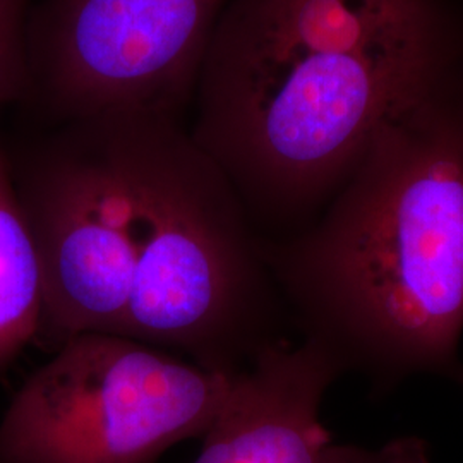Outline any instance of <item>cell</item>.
I'll return each mask as SVG.
<instances>
[{
  "mask_svg": "<svg viewBox=\"0 0 463 463\" xmlns=\"http://www.w3.org/2000/svg\"><path fill=\"white\" fill-rule=\"evenodd\" d=\"M463 64V0H227L189 129L263 241L296 235L381 126Z\"/></svg>",
  "mask_w": 463,
  "mask_h": 463,
  "instance_id": "cell-1",
  "label": "cell"
},
{
  "mask_svg": "<svg viewBox=\"0 0 463 463\" xmlns=\"http://www.w3.org/2000/svg\"><path fill=\"white\" fill-rule=\"evenodd\" d=\"M261 252L302 340L380 390L457 374L463 64L386 120L315 222Z\"/></svg>",
  "mask_w": 463,
  "mask_h": 463,
  "instance_id": "cell-2",
  "label": "cell"
},
{
  "mask_svg": "<svg viewBox=\"0 0 463 463\" xmlns=\"http://www.w3.org/2000/svg\"><path fill=\"white\" fill-rule=\"evenodd\" d=\"M112 114L131 201L134 268L124 335L237 373L280 340L285 306L261 237L181 116Z\"/></svg>",
  "mask_w": 463,
  "mask_h": 463,
  "instance_id": "cell-3",
  "label": "cell"
},
{
  "mask_svg": "<svg viewBox=\"0 0 463 463\" xmlns=\"http://www.w3.org/2000/svg\"><path fill=\"white\" fill-rule=\"evenodd\" d=\"M233 374L126 335H76L13 398L0 463H153L208 430Z\"/></svg>",
  "mask_w": 463,
  "mask_h": 463,
  "instance_id": "cell-4",
  "label": "cell"
},
{
  "mask_svg": "<svg viewBox=\"0 0 463 463\" xmlns=\"http://www.w3.org/2000/svg\"><path fill=\"white\" fill-rule=\"evenodd\" d=\"M43 275L40 333L124 335L133 287L131 201L110 112L71 118L9 158Z\"/></svg>",
  "mask_w": 463,
  "mask_h": 463,
  "instance_id": "cell-5",
  "label": "cell"
},
{
  "mask_svg": "<svg viewBox=\"0 0 463 463\" xmlns=\"http://www.w3.org/2000/svg\"><path fill=\"white\" fill-rule=\"evenodd\" d=\"M227 0H42L28 93L59 122L107 110L181 116Z\"/></svg>",
  "mask_w": 463,
  "mask_h": 463,
  "instance_id": "cell-6",
  "label": "cell"
},
{
  "mask_svg": "<svg viewBox=\"0 0 463 463\" xmlns=\"http://www.w3.org/2000/svg\"><path fill=\"white\" fill-rule=\"evenodd\" d=\"M344 373L315 342L268 345L233 374L193 463H325L333 443L319 409Z\"/></svg>",
  "mask_w": 463,
  "mask_h": 463,
  "instance_id": "cell-7",
  "label": "cell"
},
{
  "mask_svg": "<svg viewBox=\"0 0 463 463\" xmlns=\"http://www.w3.org/2000/svg\"><path fill=\"white\" fill-rule=\"evenodd\" d=\"M42 317L40 256L0 143V371L40 333Z\"/></svg>",
  "mask_w": 463,
  "mask_h": 463,
  "instance_id": "cell-8",
  "label": "cell"
},
{
  "mask_svg": "<svg viewBox=\"0 0 463 463\" xmlns=\"http://www.w3.org/2000/svg\"><path fill=\"white\" fill-rule=\"evenodd\" d=\"M28 16L30 0H0V107L30 88Z\"/></svg>",
  "mask_w": 463,
  "mask_h": 463,
  "instance_id": "cell-9",
  "label": "cell"
},
{
  "mask_svg": "<svg viewBox=\"0 0 463 463\" xmlns=\"http://www.w3.org/2000/svg\"><path fill=\"white\" fill-rule=\"evenodd\" d=\"M325 463H430V453L417 438H398L374 449L331 445Z\"/></svg>",
  "mask_w": 463,
  "mask_h": 463,
  "instance_id": "cell-10",
  "label": "cell"
},
{
  "mask_svg": "<svg viewBox=\"0 0 463 463\" xmlns=\"http://www.w3.org/2000/svg\"><path fill=\"white\" fill-rule=\"evenodd\" d=\"M455 378H457V380L460 381V383H462V384H463V367H460V369H458V373H457V374H455Z\"/></svg>",
  "mask_w": 463,
  "mask_h": 463,
  "instance_id": "cell-11",
  "label": "cell"
}]
</instances>
